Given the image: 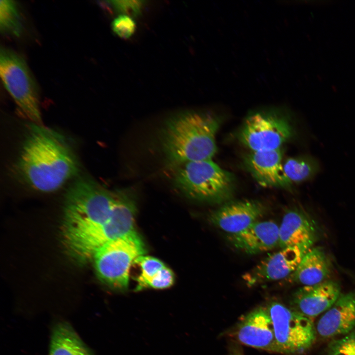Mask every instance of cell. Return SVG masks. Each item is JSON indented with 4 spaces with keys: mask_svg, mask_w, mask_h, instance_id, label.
<instances>
[{
    "mask_svg": "<svg viewBox=\"0 0 355 355\" xmlns=\"http://www.w3.org/2000/svg\"><path fill=\"white\" fill-rule=\"evenodd\" d=\"M111 27L117 36L123 38H128L134 34L136 24L131 17L122 14L114 19Z\"/></svg>",
    "mask_w": 355,
    "mask_h": 355,
    "instance_id": "cb8c5ba5",
    "label": "cell"
},
{
    "mask_svg": "<svg viewBox=\"0 0 355 355\" xmlns=\"http://www.w3.org/2000/svg\"><path fill=\"white\" fill-rule=\"evenodd\" d=\"M355 328V291L341 294L318 320L317 334L329 338L345 335Z\"/></svg>",
    "mask_w": 355,
    "mask_h": 355,
    "instance_id": "2e32d148",
    "label": "cell"
},
{
    "mask_svg": "<svg viewBox=\"0 0 355 355\" xmlns=\"http://www.w3.org/2000/svg\"><path fill=\"white\" fill-rule=\"evenodd\" d=\"M279 225L272 220H258L240 232L229 234L228 241L240 251L257 254L279 245Z\"/></svg>",
    "mask_w": 355,
    "mask_h": 355,
    "instance_id": "9a60e30c",
    "label": "cell"
},
{
    "mask_svg": "<svg viewBox=\"0 0 355 355\" xmlns=\"http://www.w3.org/2000/svg\"><path fill=\"white\" fill-rule=\"evenodd\" d=\"M174 282L173 272L166 266L149 282L147 288L165 289L171 286Z\"/></svg>",
    "mask_w": 355,
    "mask_h": 355,
    "instance_id": "484cf974",
    "label": "cell"
},
{
    "mask_svg": "<svg viewBox=\"0 0 355 355\" xmlns=\"http://www.w3.org/2000/svg\"><path fill=\"white\" fill-rule=\"evenodd\" d=\"M283 175L290 188L293 184H298L313 178L319 172L320 166L315 157L309 155L287 158L283 162Z\"/></svg>",
    "mask_w": 355,
    "mask_h": 355,
    "instance_id": "ffe728a7",
    "label": "cell"
},
{
    "mask_svg": "<svg viewBox=\"0 0 355 355\" xmlns=\"http://www.w3.org/2000/svg\"><path fill=\"white\" fill-rule=\"evenodd\" d=\"M0 28L3 33L20 36L22 28L19 12L15 1H0Z\"/></svg>",
    "mask_w": 355,
    "mask_h": 355,
    "instance_id": "44dd1931",
    "label": "cell"
},
{
    "mask_svg": "<svg viewBox=\"0 0 355 355\" xmlns=\"http://www.w3.org/2000/svg\"><path fill=\"white\" fill-rule=\"evenodd\" d=\"M134 264L138 265L140 269V273L136 279L137 291L147 288L149 282L166 266L159 259L144 255L137 258Z\"/></svg>",
    "mask_w": 355,
    "mask_h": 355,
    "instance_id": "7402d4cb",
    "label": "cell"
},
{
    "mask_svg": "<svg viewBox=\"0 0 355 355\" xmlns=\"http://www.w3.org/2000/svg\"><path fill=\"white\" fill-rule=\"evenodd\" d=\"M114 9L123 15L136 16L141 12L143 5L142 0H111L109 1Z\"/></svg>",
    "mask_w": 355,
    "mask_h": 355,
    "instance_id": "d4e9b609",
    "label": "cell"
},
{
    "mask_svg": "<svg viewBox=\"0 0 355 355\" xmlns=\"http://www.w3.org/2000/svg\"><path fill=\"white\" fill-rule=\"evenodd\" d=\"M229 355H245V354L239 345L233 343L229 347Z\"/></svg>",
    "mask_w": 355,
    "mask_h": 355,
    "instance_id": "4316f807",
    "label": "cell"
},
{
    "mask_svg": "<svg viewBox=\"0 0 355 355\" xmlns=\"http://www.w3.org/2000/svg\"><path fill=\"white\" fill-rule=\"evenodd\" d=\"M266 307L281 354H301L312 347L317 335L312 319L277 301Z\"/></svg>",
    "mask_w": 355,
    "mask_h": 355,
    "instance_id": "9c48e42d",
    "label": "cell"
},
{
    "mask_svg": "<svg viewBox=\"0 0 355 355\" xmlns=\"http://www.w3.org/2000/svg\"><path fill=\"white\" fill-rule=\"evenodd\" d=\"M332 264L327 254L320 247L310 248L297 268L290 276L291 280L304 285H311L327 280Z\"/></svg>",
    "mask_w": 355,
    "mask_h": 355,
    "instance_id": "ac0fdd59",
    "label": "cell"
},
{
    "mask_svg": "<svg viewBox=\"0 0 355 355\" xmlns=\"http://www.w3.org/2000/svg\"><path fill=\"white\" fill-rule=\"evenodd\" d=\"M320 230L315 221L303 209H289L283 216L279 230L281 248L295 246L311 248L319 240Z\"/></svg>",
    "mask_w": 355,
    "mask_h": 355,
    "instance_id": "5bb4252c",
    "label": "cell"
},
{
    "mask_svg": "<svg viewBox=\"0 0 355 355\" xmlns=\"http://www.w3.org/2000/svg\"><path fill=\"white\" fill-rule=\"evenodd\" d=\"M220 120L210 111H190L169 119L159 141L166 162L175 168L187 162L211 159L215 154V136Z\"/></svg>",
    "mask_w": 355,
    "mask_h": 355,
    "instance_id": "7a4b0ae2",
    "label": "cell"
},
{
    "mask_svg": "<svg viewBox=\"0 0 355 355\" xmlns=\"http://www.w3.org/2000/svg\"><path fill=\"white\" fill-rule=\"evenodd\" d=\"M232 336L246 346L281 354L266 306L258 307L247 314L235 327Z\"/></svg>",
    "mask_w": 355,
    "mask_h": 355,
    "instance_id": "8fae6325",
    "label": "cell"
},
{
    "mask_svg": "<svg viewBox=\"0 0 355 355\" xmlns=\"http://www.w3.org/2000/svg\"><path fill=\"white\" fill-rule=\"evenodd\" d=\"M136 204L129 189L116 190V200L108 220L102 226L80 232L63 234V242L70 255L76 261L92 260L96 251L111 241L135 230Z\"/></svg>",
    "mask_w": 355,
    "mask_h": 355,
    "instance_id": "3957f363",
    "label": "cell"
},
{
    "mask_svg": "<svg viewBox=\"0 0 355 355\" xmlns=\"http://www.w3.org/2000/svg\"><path fill=\"white\" fill-rule=\"evenodd\" d=\"M341 294L340 285L332 280L304 285L293 293L290 308L312 319L329 309Z\"/></svg>",
    "mask_w": 355,
    "mask_h": 355,
    "instance_id": "4fadbf2b",
    "label": "cell"
},
{
    "mask_svg": "<svg viewBox=\"0 0 355 355\" xmlns=\"http://www.w3.org/2000/svg\"><path fill=\"white\" fill-rule=\"evenodd\" d=\"M282 110L268 108L251 112L239 133L240 142L251 151L281 148L293 134L289 118Z\"/></svg>",
    "mask_w": 355,
    "mask_h": 355,
    "instance_id": "52a82bcc",
    "label": "cell"
},
{
    "mask_svg": "<svg viewBox=\"0 0 355 355\" xmlns=\"http://www.w3.org/2000/svg\"><path fill=\"white\" fill-rule=\"evenodd\" d=\"M145 252L143 242L135 231L102 246L92 260L102 282L114 289L124 290L128 286L132 265Z\"/></svg>",
    "mask_w": 355,
    "mask_h": 355,
    "instance_id": "8992f818",
    "label": "cell"
},
{
    "mask_svg": "<svg viewBox=\"0 0 355 355\" xmlns=\"http://www.w3.org/2000/svg\"><path fill=\"white\" fill-rule=\"evenodd\" d=\"M115 200L116 190H110L90 178L77 180L67 194L63 232L102 226L110 217Z\"/></svg>",
    "mask_w": 355,
    "mask_h": 355,
    "instance_id": "277c9868",
    "label": "cell"
},
{
    "mask_svg": "<svg viewBox=\"0 0 355 355\" xmlns=\"http://www.w3.org/2000/svg\"><path fill=\"white\" fill-rule=\"evenodd\" d=\"M78 166L63 136L42 124L32 123L12 171L24 185L48 193L58 190L73 178Z\"/></svg>",
    "mask_w": 355,
    "mask_h": 355,
    "instance_id": "6da1fadb",
    "label": "cell"
},
{
    "mask_svg": "<svg viewBox=\"0 0 355 355\" xmlns=\"http://www.w3.org/2000/svg\"><path fill=\"white\" fill-rule=\"evenodd\" d=\"M266 206L254 200L227 202L210 215V222L230 234L240 232L258 221L266 212Z\"/></svg>",
    "mask_w": 355,
    "mask_h": 355,
    "instance_id": "7c38bea8",
    "label": "cell"
},
{
    "mask_svg": "<svg viewBox=\"0 0 355 355\" xmlns=\"http://www.w3.org/2000/svg\"><path fill=\"white\" fill-rule=\"evenodd\" d=\"M0 73L22 114L32 123L42 124L37 88L23 58L10 49L1 48Z\"/></svg>",
    "mask_w": 355,
    "mask_h": 355,
    "instance_id": "ba28073f",
    "label": "cell"
},
{
    "mask_svg": "<svg viewBox=\"0 0 355 355\" xmlns=\"http://www.w3.org/2000/svg\"><path fill=\"white\" fill-rule=\"evenodd\" d=\"M50 355H92L67 322L61 321L53 328L50 343Z\"/></svg>",
    "mask_w": 355,
    "mask_h": 355,
    "instance_id": "d6986e66",
    "label": "cell"
},
{
    "mask_svg": "<svg viewBox=\"0 0 355 355\" xmlns=\"http://www.w3.org/2000/svg\"><path fill=\"white\" fill-rule=\"evenodd\" d=\"M327 355H355V328L332 341L328 346Z\"/></svg>",
    "mask_w": 355,
    "mask_h": 355,
    "instance_id": "603a6c76",
    "label": "cell"
},
{
    "mask_svg": "<svg viewBox=\"0 0 355 355\" xmlns=\"http://www.w3.org/2000/svg\"><path fill=\"white\" fill-rule=\"evenodd\" d=\"M309 249L305 246L281 248L269 255L244 273L242 276V280L246 285L251 287L291 276Z\"/></svg>",
    "mask_w": 355,
    "mask_h": 355,
    "instance_id": "30bf717a",
    "label": "cell"
},
{
    "mask_svg": "<svg viewBox=\"0 0 355 355\" xmlns=\"http://www.w3.org/2000/svg\"><path fill=\"white\" fill-rule=\"evenodd\" d=\"M174 169V185L190 198L222 204L229 201L233 195L235 185L233 175L212 159L187 162Z\"/></svg>",
    "mask_w": 355,
    "mask_h": 355,
    "instance_id": "5b68a950",
    "label": "cell"
},
{
    "mask_svg": "<svg viewBox=\"0 0 355 355\" xmlns=\"http://www.w3.org/2000/svg\"><path fill=\"white\" fill-rule=\"evenodd\" d=\"M282 148L273 150L251 151L244 158L245 165L261 186L288 188L282 169Z\"/></svg>",
    "mask_w": 355,
    "mask_h": 355,
    "instance_id": "e0dca14e",
    "label": "cell"
}]
</instances>
